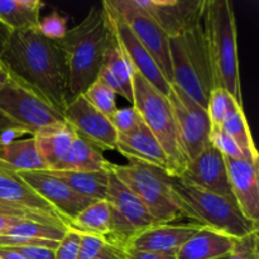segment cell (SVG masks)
I'll use <instances>...</instances> for the list:
<instances>
[{
	"mask_svg": "<svg viewBox=\"0 0 259 259\" xmlns=\"http://www.w3.org/2000/svg\"><path fill=\"white\" fill-rule=\"evenodd\" d=\"M111 124L118 134H128L142 123V118L133 105L116 109L110 118Z\"/></svg>",
	"mask_w": 259,
	"mask_h": 259,
	"instance_id": "cell-36",
	"label": "cell"
},
{
	"mask_svg": "<svg viewBox=\"0 0 259 259\" xmlns=\"http://www.w3.org/2000/svg\"><path fill=\"white\" fill-rule=\"evenodd\" d=\"M187 184L234 200L223 154L211 143L195 159L190 161L179 177Z\"/></svg>",
	"mask_w": 259,
	"mask_h": 259,
	"instance_id": "cell-15",
	"label": "cell"
},
{
	"mask_svg": "<svg viewBox=\"0 0 259 259\" xmlns=\"http://www.w3.org/2000/svg\"><path fill=\"white\" fill-rule=\"evenodd\" d=\"M0 200L8 204L15 205V206L45 212V214L63 220L61 215L46 200H43L29 185L25 184L17 174L8 172L2 168H0Z\"/></svg>",
	"mask_w": 259,
	"mask_h": 259,
	"instance_id": "cell-25",
	"label": "cell"
},
{
	"mask_svg": "<svg viewBox=\"0 0 259 259\" xmlns=\"http://www.w3.org/2000/svg\"><path fill=\"white\" fill-rule=\"evenodd\" d=\"M108 242L104 237L81 234L78 259H101Z\"/></svg>",
	"mask_w": 259,
	"mask_h": 259,
	"instance_id": "cell-38",
	"label": "cell"
},
{
	"mask_svg": "<svg viewBox=\"0 0 259 259\" xmlns=\"http://www.w3.org/2000/svg\"><path fill=\"white\" fill-rule=\"evenodd\" d=\"M9 132H23V133L25 134H29L23 126L14 123L12 119L8 118V116L0 110V136H3V134L5 133H9Z\"/></svg>",
	"mask_w": 259,
	"mask_h": 259,
	"instance_id": "cell-42",
	"label": "cell"
},
{
	"mask_svg": "<svg viewBox=\"0 0 259 259\" xmlns=\"http://www.w3.org/2000/svg\"><path fill=\"white\" fill-rule=\"evenodd\" d=\"M23 132H9L0 136V168L13 174L47 171L33 136L19 139Z\"/></svg>",
	"mask_w": 259,
	"mask_h": 259,
	"instance_id": "cell-19",
	"label": "cell"
},
{
	"mask_svg": "<svg viewBox=\"0 0 259 259\" xmlns=\"http://www.w3.org/2000/svg\"><path fill=\"white\" fill-rule=\"evenodd\" d=\"M202 15L196 22L189 25L179 38L200 82L210 94L214 89V80H212L211 65H210L209 52H207L206 40H205Z\"/></svg>",
	"mask_w": 259,
	"mask_h": 259,
	"instance_id": "cell-23",
	"label": "cell"
},
{
	"mask_svg": "<svg viewBox=\"0 0 259 259\" xmlns=\"http://www.w3.org/2000/svg\"><path fill=\"white\" fill-rule=\"evenodd\" d=\"M10 77L20 81L63 115L71 101L68 67L60 42L35 29L10 33L0 57Z\"/></svg>",
	"mask_w": 259,
	"mask_h": 259,
	"instance_id": "cell-1",
	"label": "cell"
},
{
	"mask_svg": "<svg viewBox=\"0 0 259 259\" xmlns=\"http://www.w3.org/2000/svg\"><path fill=\"white\" fill-rule=\"evenodd\" d=\"M106 4L124 20L137 39L158 65L159 70L172 85L171 51L169 37L131 0H105Z\"/></svg>",
	"mask_w": 259,
	"mask_h": 259,
	"instance_id": "cell-10",
	"label": "cell"
},
{
	"mask_svg": "<svg viewBox=\"0 0 259 259\" xmlns=\"http://www.w3.org/2000/svg\"><path fill=\"white\" fill-rule=\"evenodd\" d=\"M240 109H243V104L238 103L227 90L214 88L209 95L206 108L211 128H220L224 121Z\"/></svg>",
	"mask_w": 259,
	"mask_h": 259,
	"instance_id": "cell-31",
	"label": "cell"
},
{
	"mask_svg": "<svg viewBox=\"0 0 259 259\" xmlns=\"http://www.w3.org/2000/svg\"><path fill=\"white\" fill-rule=\"evenodd\" d=\"M67 229L80 234H91L104 237L110 229V207L106 200H98L83 209L72 220L66 222Z\"/></svg>",
	"mask_w": 259,
	"mask_h": 259,
	"instance_id": "cell-29",
	"label": "cell"
},
{
	"mask_svg": "<svg viewBox=\"0 0 259 259\" xmlns=\"http://www.w3.org/2000/svg\"><path fill=\"white\" fill-rule=\"evenodd\" d=\"M220 128L237 142L238 146L247 154L248 159L259 162L257 147L254 144V139H253L252 133H250L249 124H248V120L245 118V114L243 109H240L239 111L233 114L227 121L223 123V125Z\"/></svg>",
	"mask_w": 259,
	"mask_h": 259,
	"instance_id": "cell-30",
	"label": "cell"
},
{
	"mask_svg": "<svg viewBox=\"0 0 259 259\" xmlns=\"http://www.w3.org/2000/svg\"><path fill=\"white\" fill-rule=\"evenodd\" d=\"M132 105L163 148L169 162L171 176H181L187 166V158L180 143L174 111L167 96L149 85L141 75L134 73Z\"/></svg>",
	"mask_w": 259,
	"mask_h": 259,
	"instance_id": "cell-5",
	"label": "cell"
},
{
	"mask_svg": "<svg viewBox=\"0 0 259 259\" xmlns=\"http://www.w3.org/2000/svg\"><path fill=\"white\" fill-rule=\"evenodd\" d=\"M76 137V131L66 120L51 124L33 134L37 151L47 171H60Z\"/></svg>",
	"mask_w": 259,
	"mask_h": 259,
	"instance_id": "cell-20",
	"label": "cell"
},
{
	"mask_svg": "<svg viewBox=\"0 0 259 259\" xmlns=\"http://www.w3.org/2000/svg\"><path fill=\"white\" fill-rule=\"evenodd\" d=\"M81 234L67 229L65 237L58 243L55 250V259H78Z\"/></svg>",
	"mask_w": 259,
	"mask_h": 259,
	"instance_id": "cell-39",
	"label": "cell"
},
{
	"mask_svg": "<svg viewBox=\"0 0 259 259\" xmlns=\"http://www.w3.org/2000/svg\"><path fill=\"white\" fill-rule=\"evenodd\" d=\"M109 169L141 200L157 224H169L182 218L172 189V176L166 171L142 162H110Z\"/></svg>",
	"mask_w": 259,
	"mask_h": 259,
	"instance_id": "cell-6",
	"label": "cell"
},
{
	"mask_svg": "<svg viewBox=\"0 0 259 259\" xmlns=\"http://www.w3.org/2000/svg\"><path fill=\"white\" fill-rule=\"evenodd\" d=\"M27 259H55V250L43 247H10Z\"/></svg>",
	"mask_w": 259,
	"mask_h": 259,
	"instance_id": "cell-40",
	"label": "cell"
},
{
	"mask_svg": "<svg viewBox=\"0 0 259 259\" xmlns=\"http://www.w3.org/2000/svg\"><path fill=\"white\" fill-rule=\"evenodd\" d=\"M230 189L238 207L247 219L259 220V162L224 157Z\"/></svg>",
	"mask_w": 259,
	"mask_h": 259,
	"instance_id": "cell-16",
	"label": "cell"
},
{
	"mask_svg": "<svg viewBox=\"0 0 259 259\" xmlns=\"http://www.w3.org/2000/svg\"><path fill=\"white\" fill-rule=\"evenodd\" d=\"M82 95L95 110L103 114L104 116H106L109 120L118 109V106H116V94L99 80L91 83Z\"/></svg>",
	"mask_w": 259,
	"mask_h": 259,
	"instance_id": "cell-32",
	"label": "cell"
},
{
	"mask_svg": "<svg viewBox=\"0 0 259 259\" xmlns=\"http://www.w3.org/2000/svg\"><path fill=\"white\" fill-rule=\"evenodd\" d=\"M65 120L76 133L103 151H115L118 133L106 116L88 103L83 95H77L68 103L63 111Z\"/></svg>",
	"mask_w": 259,
	"mask_h": 259,
	"instance_id": "cell-11",
	"label": "cell"
},
{
	"mask_svg": "<svg viewBox=\"0 0 259 259\" xmlns=\"http://www.w3.org/2000/svg\"><path fill=\"white\" fill-rule=\"evenodd\" d=\"M258 230L245 237L235 239L234 248L228 259H259Z\"/></svg>",
	"mask_w": 259,
	"mask_h": 259,
	"instance_id": "cell-37",
	"label": "cell"
},
{
	"mask_svg": "<svg viewBox=\"0 0 259 259\" xmlns=\"http://www.w3.org/2000/svg\"><path fill=\"white\" fill-rule=\"evenodd\" d=\"M210 143L223 154V157L234 159H248L247 154L238 146L237 142L229 134L225 133L222 128H211Z\"/></svg>",
	"mask_w": 259,
	"mask_h": 259,
	"instance_id": "cell-34",
	"label": "cell"
},
{
	"mask_svg": "<svg viewBox=\"0 0 259 259\" xmlns=\"http://www.w3.org/2000/svg\"><path fill=\"white\" fill-rule=\"evenodd\" d=\"M113 38L108 13L101 2L91 7L82 22L67 29L65 37L58 40L67 61L71 100L95 82Z\"/></svg>",
	"mask_w": 259,
	"mask_h": 259,
	"instance_id": "cell-2",
	"label": "cell"
},
{
	"mask_svg": "<svg viewBox=\"0 0 259 259\" xmlns=\"http://www.w3.org/2000/svg\"><path fill=\"white\" fill-rule=\"evenodd\" d=\"M126 259H176V254H167V253L146 252V250L126 249Z\"/></svg>",
	"mask_w": 259,
	"mask_h": 259,
	"instance_id": "cell-41",
	"label": "cell"
},
{
	"mask_svg": "<svg viewBox=\"0 0 259 259\" xmlns=\"http://www.w3.org/2000/svg\"><path fill=\"white\" fill-rule=\"evenodd\" d=\"M194 223L186 224H156L132 240L129 248L146 252L176 254L177 250L200 229ZM128 248V249H129Z\"/></svg>",
	"mask_w": 259,
	"mask_h": 259,
	"instance_id": "cell-18",
	"label": "cell"
},
{
	"mask_svg": "<svg viewBox=\"0 0 259 259\" xmlns=\"http://www.w3.org/2000/svg\"><path fill=\"white\" fill-rule=\"evenodd\" d=\"M235 239L210 228L201 227L176 253V259H218L229 255Z\"/></svg>",
	"mask_w": 259,
	"mask_h": 259,
	"instance_id": "cell-22",
	"label": "cell"
},
{
	"mask_svg": "<svg viewBox=\"0 0 259 259\" xmlns=\"http://www.w3.org/2000/svg\"><path fill=\"white\" fill-rule=\"evenodd\" d=\"M109 164L110 162L104 157L100 149L77 134L60 171L96 172L108 169Z\"/></svg>",
	"mask_w": 259,
	"mask_h": 259,
	"instance_id": "cell-28",
	"label": "cell"
},
{
	"mask_svg": "<svg viewBox=\"0 0 259 259\" xmlns=\"http://www.w3.org/2000/svg\"><path fill=\"white\" fill-rule=\"evenodd\" d=\"M202 24L214 88L224 89L238 103L243 104L237 22L232 3L229 0H205Z\"/></svg>",
	"mask_w": 259,
	"mask_h": 259,
	"instance_id": "cell-3",
	"label": "cell"
},
{
	"mask_svg": "<svg viewBox=\"0 0 259 259\" xmlns=\"http://www.w3.org/2000/svg\"><path fill=\"white\" fill-rule=\"evenodd\" d=\"M218 259H228V255H225V257H222V258H218Z\"/></svg>",
	"mask_w": 259,
	"mask_h": 259,
	"instance_id": "cell-47",
	"label": "cell"
},
{
	"mask_svg": "<svg viewBox=\"0 0 259 259\" xmlns=\"http://www.w3.org/2000/svg\"><path fill=\"white\" fill-rule=\"evenodd\" d=\"M167 99L171 104L180 143L189 163L210 144L211 123L209 115L206 109L175 85H171Z\"/></svg>",
	"mask_w": 259,
	"mask_h": 259,
	"instance_id": "cell-9",
	"label": "cell"
},
{
	"mask_svg": "<svg viewBox=\"0 0 259 259\" xmlns=\"http://www.w3.org/2000/svg\"><path fill=\"white\" fill-rule=\"evenodd\" d=\"M169 51H171L172 85L181 89L187 96L206 109L210 94L205 90L195 73L179 37L169 38Z\"/></svg>",
	"mask_w": 259,
	"mask_h": 259,
	"instance_id": "cell-24",
	"label": "cell"
},
{
	"mask_svg": "<svg viewBox=\"0 0 259 259\" xmlns=\"http://www.w3.org/2000/svg\"><path fill=\"white\" fill-rule=\"evenodd\" d=\"M0 215H9V217H17V218H22V219L34 220V222L45 223V224H51V225H56V227L66 228L65 222L58 219V218L45 214V212L33 211V210L24 209V207L15 206V205L8 204V202L3 201V200H0ZM66 229H67V228H66Z\"/></svg>",
	"mask_w": 259,
	"mask_h": 259,
	"instance_id": "cell-33",
	"label": "cell"
},
{
	"mask_svg": "<svg viewBox=\"0 0 259 259\" xmlns=\"http://www.w3.org/2000/svg\"><path fill=\"white\" fill-rule=\"evenodd\" d=\"M42 8L40 0H0V24L10 32L35 29Z\"/></svg>",
	"mask_w": 259,
	"mask_h": 259,
	"instance_id": "cell-26",
	"label": "cell"
},
{
	"mask_svg": "<svg viewBox=\"0 0 259 259\" xmlns=\"http://www.w3.org/2000/svg\"><path fill=\"white\" fill-rule=\"evenodd\" d=\"M17 175L46 200L65 222L72 220L94 202V200L88 199L71 189L66 182L50 171L20 172Z\"/></svg>",
	"mask_w": 259,
	"mask_h": 259,
	"instance_id": "cell-13",
	"label": "cell"
},
{
	"mask_svg": "<svg viewBox=\"0 0 259 259\" xmlns=\"http://www.w3.org/2000/svg\"><path fill=\"white\" fill-rule=\"evenodd\" d=\"M148 15L169 38L180 37L189 25L201 18L205 0H131Z\"/></svg>",
	"mask_w": 259,
	"mask_h": 259,
	"instance_id": "cell-14",
	"label": "cell"
},
{
	"mask_svg": "<svg viewBox=\"0 0 259 259\" xmlns=\"http://www.w3.org/2000/svg\"><path fill=\"white\" fill-rule=\"evenodd\" d=\"M0 259H27L18 250L10 247H0Z\"/></svg>",
	"mask_w": 259,
	"mask_h": 259,
	"instance_id": "cell-44",
	"label": "cell"
},
{
	"mask_svg": "<svg viewBox=\"0 0 259 259\" xmlns=\"http://www.w3.org/2000/svg\"><path fill=\"white\" fill-rule=\"evenodd\" d=\"M0 110L30 136L45 126L65 121V118L37 93L10 77L0 90Z\"/></svg>",
	"mask_w": 259,
	"mask_h": 259,
	"instance_id": "cell-8",
	"label": "cell"
},
{
	"mask_svg": "<svg viewBox=\"0 0 259 259\" xmlns=\"http://www.w3.org/2000/svg\"><path fill=\"white\" fill-rule=\"evenodd\" d=\"M171 184L182 218L194 224L224 233L234 239L258 230L257 223L242 214L235 200L197 189L179 177H171Z\"/></svg>",
	"mask_w": 259,
	"mask_h": 259,
	"instance_id": "cell-4",
	"label": "cell"
},
{
	"mask_svg": "<svg viewBox=\"0 0 259 259\" xmlns=\"http://www.w3.org/2000/svg\"><path fill=\"white\" fill-rule=\"evenodd\" d=\"M10 33L12 32H10L8 28H5L4 25L0 24V57H2V53H3V51H4L5 45H7L8 38H9Z\"/></svg>",
	"mask_w": 259,
	"mask_h": 259,
	"instance_id": "cell-45",
	"label": "cell"
},
{
	"mask_svg": "<svg viewBox=\"0 0 259 259\" xmlns=\"http://www.w3.org/2000/svg\"><path fill=\"white\" fill-rule=\"evenodd\" d=\"M18 219H22V218L9 217V215H0V235L5 234L7 230H9Z\"/></svg>",
	"mask_w": 259,
	"mask_h": 259,
	"instance_id": "cell-43",
	"label": "cell"
},
{
	"mask_svg": "<svg viewBox=\"0 0 259 259\" xmlns=\"http://www.w3.org/2000/svg\"><path fill=\"white\" fill-rule=\"evenodd\" d=\"M129 162H142L166 171L171 176L169 162L163 148L142 121L128 134H118L116 148Z\"/></svg>",
	"mask_w": 259,
	"mask_h": 259,
	"instance_id": "cell-17",
	"label": "cell"
},
{
	"mask_svg": "<svg viewBox=\"0 0 259 259\" xmlns=\"http://www.w3.org/2000/svg\"><path fill=\"white\" fill-rule=\"evenodd\" d=\"M38 30L47 39L58 42L67 33V19L58 12H52L51 14L40 18Z\"/></svg>",
	"mask_w": 259,
	"mask_h": 259,
	"instance_id": "cell-35",
	"label": "cell"
},
{
	"mask_svg": "<svg viewBox=\"0 0 259 259\" xmlns=\"http://www.w3.org/2000/svg\"><path fill=\"white\" fill-rule=\"evenodd\" d=\"M103 4L108 13L109 22L113 28L116 42L119 43L131 65L133 66L134 72L141 75L149 85L153 86L157 91L163 94L164 96L168 95L169 90H171V83L164 77L158 65L154 62L148 51L142 46V43L129 29L128 25L124 23V20L106 4V2H103Z\"/></svg>",
	"mask_w": 259,
	"mask_h": 259,
	"instance_id": "cell-12",
	"label": "cell"
},
{
	"mask_svg": "<svg viewBox=\"0 0 259 259\" xmlns=\"http://www.w3.org/2000/svg\"><path fill=\"white\" fill-rule=\"evenodd\" d=\"M60 180L68 185L72 190L88 199L98 201L106 200L109 185L108 169L96 172H76V171H50Z\"/></svg>",
	"mask_w": 259,
	"mask_h": 259,
	"instance_id": "cell-27",
	"label": "cell"
},
{
	"mask_svg": "<svg viewBox=\"0 0 259 259\" xmlns=\"http://www.w3.org/2000/svg\"><path fill=\"white\" fill-rule=\"evenodd\" d=\"M9 80H10L9 71H8V68L5 67L4 63L2 62V60H0V90L7 85Z\"/></svg>",
	"mask_w": 259,
	"mask_h": 259,
	"instance_id": "cell-46",
	"label": "cell"
},
{
	"mask_svg": "<svg viewBox=\"0 0 259 259\" xmlns=\"http://www.w3.org/2000/svg\"><path fill=\"white\" fill-rule=\"evenodd\" d=\"M106 202L110 207V229L106 242L128 249L132 240L157 224L141 200L109 169Z\"/></svg>",
	"mask_w": 259,
	"mask_h": 259,
	"instance_id": "cell-7",
	"label": "cell"
},
{
	"mask_svg": "<svg viewBox=\"0 0 259 259\" xmlns=\"http://www.w3.org/2000/svg\"><path fill=\"white\" fill-rule=\"evenodd\" d=\"M134 73L136 72H134L133 66L131 65L114 35L113 40L105 51L103 66L99 71L96 80L111 89L116 95L123 96L129 103L133 104Z\"/></svg>",
	"mask_w": 259,
	"mask_h": 259,
	"instance_id": "cell-21",
	"label": "cell"
}]
</instances>
